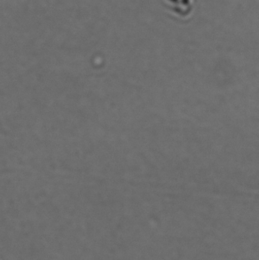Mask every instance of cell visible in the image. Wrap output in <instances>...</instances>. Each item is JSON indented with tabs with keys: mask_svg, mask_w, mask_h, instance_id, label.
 Instances as JSON below:
<instances>
[{
	"mask_svg": "<svg viewBox=\"0 0 259 260\" xmlns=\"http://www.w3.org/2000/svg\"><path fill=\"white\" fill-rule=\"evenodd\" d=\"M166 3L179 17L188 16L193 10V0H166Z\"/></svg>",
	"mask_w": 259,
	"mask_h": 260,
	"instance_id": "cell-1",
	"label": "cell"
}]
</instances>
